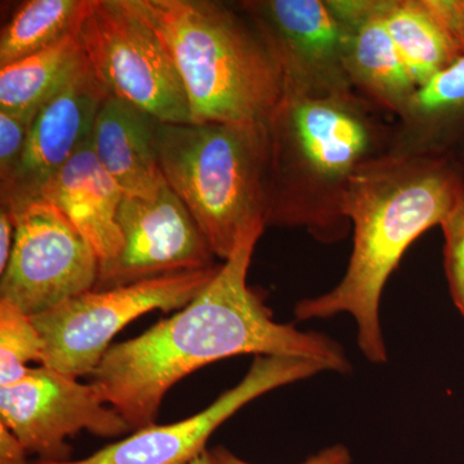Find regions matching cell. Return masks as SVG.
I'll use <instances>...</instances> for the list:
<instances>
[{
	"instance_id": "obj_1",
	"label": "cell",
	"mask_w": 464,
	"mask_h": 464,
	"mask_svg": "<svg viewBox=\"0 0 464 464\" xmlns=\"http://www.w3.org/2000/svg\"><path fill=\"white\" fill-rule=\"evenodd\" d=\"M266 227L262 219L246 226L230 257L188 306L110 347L101 360L92 384L130 430L155 424L177 382L228 357H298L325 371L350 373L353 365L338 342L275 322L264 295L248 285L250 262Z\"/></svg>"
},
{
	"instance_id": "obj_2",
	"label": "cell",
	"mask_w": 464,
	"mask_h": 464,
	"mask_svg": "<svg viewBox=\"0 0 464 464\" xmlns=\"http://www.w3.org/2000/svg\"><path fill=\"white\" fill-rule=\"evenodd\" d=\"M464 179L447 152L396 155L387 151L362 164L344 195L353 227L346 274L329 292L295 307L298 320L350 314L366 360H389L381 326V298L402 256L420 235L441 226L456 207Z\"/></svg>"
},
{
	"instance_id": "obj_3",
	"label": "cell",
	"mask_w": 464,
	"mask_h": 464,
	"mask_svg": "<svg viewBox=\"0 0 464 464\" xmlns=\"http://www.w3.org/2000/svg\"><path fill=\"white\" fill-rule=\"evenodd\" d=\"M357 96L284 94L266 123V226L304 227L331 244L346 237L344 195L366 161L389 151L392 130Z\"/></svg>"
},
{
	"instance_id": "obj_4",
	"label": "cell",
	"mask_w": 464,
	"mask_h": 464,
	"mask_svg": "<svg viewBox=\"0 0 464 464\" xmlns=\"http://www.w3.org/2000/svg\"><path fill=\"white\" fill-rule=\"evenodd\" d=\"M158 34L185 88L192 123H267L282 69L237 5L212 0H124Z\"/></svg>"
},
{
	"instance_id": "obj_5",
	"label": "cell",
	"mask_w": 464,
	"mask_h": 464,
	"mask_svg": "<svg viewBox=\"0 0 464 464\" xmlns=\"http://www.w3.org/2000/svg\"><path fill=\"white\" fill-rule=\"evenodd\" d=\"M157 149L167 185L226 261L241 231L265 221L266 123H158Z\"/></svg>"
},
{
	"instance_id": "obj_6",
	"label": "cell",
	"mask_w": 464,
	"mask_h": 464,
	"mask_svg": "<svg viewBox=\"0 0 464 464\" xmlns=\"http://www.w3.org/2000/svg\"><path fill=\"white\" fill-rule=\"evenodd\" d=\"M221 265L155 277L109 290H90L32 317L43 342L42 364L76 378L93 373L110 342L151 311L183 308L212 282Z\"/></svg>"
},
{
	"instance_id": "obj_7",
	"label": "cell",
	"mask_w": 464,
	"mask_h": 464,
	"mask_svg": "<svg viewBox=\"0 0 464 464\" xmlns=\"http://www.w3.org/2000/svg\"><path fill=\"white\" fill-rule=\"evenodd\" d=\"M79 36L88 65L110 96L159 123H192L185 88L166 47L124 0H93Z\"/></svg>"
},
{
	"instance_id": "obj_8",
	"label": "cell",
	"mask_w": 464,
	"mask_h": 464,
	"mask_svg": "<svg viewBox=\"0 0 464 464\" xmlns=\"http://www.w3.org/2000/svg\"><path fill=\"white\" fill-rule=\"evenodd\" d=\"M11 212L16 231L0 298L34 317L94 288L100 259L56 206L36 198Z\"/></svg>"
},
{
	"instance_id": "obj_9",
	"label": "cell",
	"mask_w": 464,
	"mask_h": 464,
	"mask_svg": "<svg viewBox=\"0 0 464 464\" xmlns=\"http://www.w3.org/2000/svg\"><path fill=\"white\" fill-rule=\"evenodd\" d=\"M0 418L43 463L70 460L66 439L83 430L102 438L132 431L94 384L43 365L30 369L16 383L0 387Z\"/></svg>"
},
{
	"instance_id": "obj_10",
	"label": "cell",
	"mask_w": 464,
	"mask_h": 464,
	"mask_svg": "<svg viewBox=\"0 0 464 464\" xmlns=\"http://www.w3.org/2000/svg\"><path fill=\"white\" fill-rule=\"evenodd\" d=\"M237 8L276 58L285 94L355 93L344 67V29L326 0H246Z\"/></svg>"
},
{
	"instance_id": "obj_11",
	"label": "cell",
	"mask_w": 464,
	"mask_h": 464,
	"mask_svg": "<svg viewBox=\"0 0 464 464\" xmlns=\"http://www.w3.org/2000/svg\"><path fill=\"white\" fill-rule=\"evenodd\" d=\"M116 221L123 246L114 259L100 265L92 290L114 289L216 266L207 237L168 185L151 198L124 195Z\"/></svg>"
},
{
	"instance_id": "obj_12",
	"label": "cell",
	"mask_w": 464,
	"mask_h": 464,
	"mask_svg": "<svg viewBox=\"0 0 464 464\" xmlns=\"http://www.w3.org/2000/svg\"><path fill=\"white\" fill-rule=\"evenodd\" d=\"M322 365L285 356H256L248 374L200 413L167 426L145 427L130 438L81 460L44 464H183L206 451L212 433L252 400L293 382L307 380ZM43 463V462H42Z\"/></svg>"
},
{
	"instance_id": "obj_13",
	"label": "cell",
	"mask_w": 464,
	"mask_h": 464,
	"mask_svg": "<svg viewBox=\"0 0 464 464\" xmlns=\"http://www.w3.org/2000/svg\"><path fill=\"white\" fill-rule=\"evenodd\" d=\"M109 96L84 60L39 109L17 172L11 185L0 190L2 208L14 210L36 199L42 186L90 141L101 106Z\"/></svg>"
},
{
	"instance_id": "obj_14",
	"label": "cell",
	"mask_w": 464,
	"mask_h": 464,
	"mask_svg": "<svg viewBox=\"0 0 464 464\" xmlns=\"http://www.w3.org/2000/svg\"><path fill=\"white\" fill-rule=\"evenodd\" d=\"M326 2L344 29V67L353 90L401 115L418 88L384 24L386 0Z\"/></svg>"
},
{
	"instance_id": "obj_15",
	"label": "cell",
	"mask_w": 464,
	"mask_h": 464,
	"mask_svg": "<svg viewBox=\"0 0 464 464\" xmlns=\"http://www.w3.org/2000/svg\"><path fill=\"white\" fill-rule=\"evenodd\" d=\"M50 201L91 244L101 264L114 259L123 246L119 207L124 194L94 154L90 141L42 186L38 197Z\"/></svg>"
},
{
	"instance_id": "obj_16",
	"label": "cell",
	"mask_w": 464,
	"mask_h": 464,
	"mask_svg": "<svg viewBox=\"0 0 464 464\" xmlns=\"http://www.w3.org/2000/svg\"><path fill=\"white\" fill-rule=\"evenodd\" d=\"M142 110L109 96L101 106L91 134L101 166L124 195L151 198L167 185L157 149V125Z\"/></svg>"
},
{
	"instance_id": "obj_17",
	"label": "cell",
	"mask_w": 464,
	"mask_h": 464,
	"mask_svg": "<svg viewBox=\"0 0 464 464\" xmlns=\"http://www.w3.org/2000/svg\"><path fill=\"white\" fill-rule=\"evenodd\" d=\"M463 130L464 56L418 88L392 130L389 152L442 154Z\"/></svg>"
},
{
	"instance_id": "obj_18",
	"label": "cell",
	"mask_w": 464,
	"mask_h": 464,
	"mask_svg": "<svg viewBox=\"0 0 464 464\" xmlns=\"http://www.w3.org/2000/svg\"><path fill=\"white\" fill-rule=\"evenodd\" d=\"M383 18L417 88L462 57L427 0H386Z\"/></svg>"
},
{
	"instance_id": "obj_19",
	"label": "cell",
	"mask_w": 464,
	"mask_h": 464,
	"mask_svg": "<svg viewBox=\"0 0 464 464\" xmlns=\"http://www.w3.org/2000/svg\"><path fill=\"white\" fill-rule=\"evenodd\" d=\"M79 33L38 53L0 67V111L36 115L84 63Z\"/></svg>"
},
{
	"instance_id": "obj_20",
	"label": "cell",
	"mask_w": 464,
	"mask_h": 464,
	"mask_svg": "<svg viewBox=\"0 0 464 464\" xmlns=\"http://www.w3.org/2000/svg\"><path fill=\"white\" fill-rule=\"evenodd\" d=\"M93 0H27L0 35V67L33 56L79 33Z\"/></svg>"
},
{
	"instance_id": "obj_21",
	"label": "cell",
	"mask_w": 464,
	"mask_h": 464,
	"mask_svg": "<svg viewBox=\"0 0 464 464\" xmlns=\"http://www.w3.org/2000/svg\"><path fill=\"white\" fill-rule=\"evenodd\" d=\"M43 342L33 319L8 299L0 298V387L23 380L29 364H42Z\"/></svg>"
},
{
	"instance_id": "obj_22",
	"label": "cell",
	"mask_w": 464,
	"mask_h": 464,
	"mask_svg": "<svg viewBox=\"0 0 464 464\" xmlns=\"http://www.w3.org/2000/svg\"><path fill=\"white\" fill-rule=\"evenodd\" d=\"M444 268L451 298L464 316V188L456 207L441 224Z\"/></svg>"
},
{
	"instance_id": "obj_23",
	"label": "cell",
	"mask_w": 464,
	"mask_h": 464,
	"mask_svg": "<svg viewBox=\"0 0 464 464\" xmlns=\"http://www.w3.org/2000/svg\"><path fill=\"white\" fill-rule=\"evenodd\" d=\"M35 116L0 111V190L17 172Z\"/></svg>"
},
{
	"instance_id": "obj_24",
	"label": "cell",
	"mask_w": 464,
	"mask_h": 464,
	"mask_svg": "<svg viewBox=\"0 0 464 464\" xmlns=\"http://www.w3.org/2000/svg\"><path fill=\"white\" fill-rule=\"evenodd\" d=\"M464 56V0H427Z\"/></svg>"
},
{
	"instance_id": "obj_25",
	"label": "cell",
	"mask_w": 464,
	"mask_h": 464,
	"mask_svg": "<svg viewBox=\"0 0 464 464\" xmlns=\"http://www.w3.org/2000/svg\"><path fill=\"white\" fill-rule=\"evenodd\" d=\"M209 454L212 464H250L222 447L213 449ZM301 464H351L350 451L343 445H334Z\"/></svg>"
},
{
	"instance_id": "obj_26",
	"label": "cell",
	"mask_w": 464,
	"mask_h": 464,
	"mask_svg": "<svg viewBox=\"0 0 464 464\" xmlns=\"http://www.w3.org/2000/svg\"><path fill=\"white\" fill-rule=\"evenodd\" d=\"M29 451L5 423L0 422V464H29Z\"/></svg>"
},
{
	"instance_id": "obj_27",
	"label": "cell",
	"mask_w": 464,
	"mask_h": 464,
	"mask_svg": "<svg viewBox=\"0 0 464 464\" xmlns=\"http://www.w3.org/2000/svg\"><path fill=\"white\" fill-rule=\"evenodd\" d=\"M14 231H16V224H14V215L11 210L2 208L0 209V274L5 273L11 258Z\"/></svg>"
},
{
	"instance_id": "obj_28",
	"label": "cell",
	"mask_w": 464,
	"mask_h": 464,
	"mask_svg": "<svg viewBox=\"0 0 464 464\" xmlns=\"http://www.w3.org/2000/svg\"><path fill=\"white\" fill-rule=\"evenodd\" d=\"M183 464H212V460H210L209 451L206 450L199 454V456L195 457L194 459Z\"/></svg>"
},
{
	"instance_id": "obj_29",
	"label": "cell",
	"mask_w": 464,
	"mask_h": 464,
	"mask_svg": "<svg viewBox=\"0 0 464 464\" xmlns=\"http://www.w3.org/2000/svg\"><path fill=\"white\" fill-rule=\"evenodd\" d=\"M33 464H44V463L39 462V460H38V462L33 463Z\"/></svg>"
}]
</instances>
